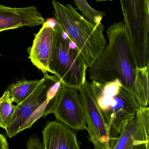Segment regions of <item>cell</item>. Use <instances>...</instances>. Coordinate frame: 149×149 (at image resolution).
<instances>
[{"label":"cell","mask_w":149,"mask_h":149,"mask_svg":"<svg viewBox=\"0 0 149 149\" xmlns=\"http://www.w3.org/2000/svg\"><path fill=\"white\" fill-rule=\"evenodd\" d=\"M136 63L149 61V5L145 0H120Z\"/></svg>","instance_id":"6"},{"label":"cell","mask_w":149,"mask_h":149,"mask_svg":"<svg viewBox=\"0 0 149 149\" xmlns=\"http://www.w3.org/2000/svg\"><path fill=\"white\" fill-rule=\"evenodd\" d=\"M1 56V54H0V56Z\"/></svg>","instance_id":"21"},{"label":"cell","mask_w":149,"mask_h":149,"mask_svg":"<svg viewBox=\"0 0 149 149\" xmlns=\"http://www.w3.org/2000/svg\"><path fill=\"white\" fill-rule=\"evenodd\" d=\"M49 68L51 73L69 87L79 90L86 81L88 67L76 45L57 24Z\"/></svg>","instance_id":"5"},{"label":"cell","mask_w":149,"mask_h":149,"mask_svg":"<svg viewBox=\"0 0 149 149\" xmlns=\"http://www.w3.org/2000/svg\"><path fill=\"white\" fill-rule=\"evenodd\" d=\"M114 1V0H96V1L97 2H101V1Z\"/></svg>","instance_id":"19"},{"label":"cell","mask_w":149,"mask_h":149,"mask_svg":"<svg viewBox=\"0 0 149 149\" xmlns=\"http://www.w3.org/2000/svg\"><path fill=\"white\" fill-rule=\"evenodd\" d=\"M42 25L39 31L35 35L32 46L29 49V58L33 65L44 74L48 72L51 73L49 64L55 28L51 26L46 21Z\"/></svg>","instance_id":"11"},{"label":"cell","mask_w":149,"mask_h":149,"mask_svg":"<svg viewBox=\"0 0 149 149\" xmlns=\"http://www.w3.org/2000/svg\"><path fill=\"white\" fill-rule=\"evenodd\" d=\"M145 1H146V2H147V4L149 5V0H145Z\"/></svg>","instance_id":"20"},{"label":"cell","mask_w":149,"mask_h":149,"mask_svg":"<svg viewBox=\"0 0 149 149\" xmlns=\"http://www.w3.org/2000/svg\"><path fill=\"white\" fill-rule=\"evenodd\" d=\"M52 113L56 120L73 130H87L78 90L62 84Z\"/></svg>","instance_id":"8"},{"label":"cell","mask_w":149,"mask_h":149,"mask_svg":"<svg viewBox=\"0 0 149 149\" xmlns=\"http://www.w3.org/2000/svg\"><path fill=\"white\" fill-rule=\"evenodd\" d=\"M73 1L78 9L80 10L84 17L96 24H99L101 23V20L106 15V12L94 8L88 3L87 0Z\"/></svg>","instance_id":"16"},{"label":"cell","mask_w":149,"mask_h":149,"mask_svg":"<svg viewBox=\"0 0 149 149\" xmlns=\"http://www.w3.org/2000/svg\"><path fill=\"white\" fill-rule=\"evenodd\" d=\"M85 114L89 141L94 149H111L118 138L114 136L100 110L87 81L78 90Z\"/></svg>","instance_id":"7"},{"label":"cell","mask_w":149,"mask_h":149,"mask_svg":"<svg viewBox=\"0 0 149 149\" xmlns=\"http://www.w3.org/2000/svg\"><path fill=\"white\" fill-rule=\"evenodd\" d=\"M42 134L43 149H80L73 130L57 120L47 122Z\"/></svg>","instance_id":"12"},{"label":"cell","mask_w":149,"mask_h":149,"mask_svg":"<svg viewBox=\"0 0 149 149\" xmlns=\"http://www.w3.org/2000/svg\"><path fill=\"white\" fill-rule=\"evenodd\" d=\"M90 86L107 124L114 136L118 138L140 107L134 94L119 79L105 83L92 81Z\"/></svg>","instance_id":"3"},{"label":"cell","mask_w":149,"mask_h":149,"mask_svg":"<svg viewBox=\"0 0 149 149\" xmlns=\"http://www.w3.org/2000/svg\"><path fill=\"white\" fill-rule=\"evenodd\" d=\"M41 79L19 81L8 88L12 102L20 104L29 97L40 84Z\"/></svg>","instance_id":"14"},{"label":"cell","mask_w":149,"mask_h":149,"mask_svg":"<svg viewBox=\"0 0 149 149\" xmlns=\"http://www.w3.org/2000/svg\"><path fill=\"white\" fill-rule=\"evenodd\" d=\"M52 4L56 23L76 45L89 68L106 46L105 26L87 20L70 3L65 5L53 0Z\"/></svg>","instance_id":"2"},{"label":"cell","mask_w":149,"mask_h":149,"mask_svg":"<svg viewBox=\"0 0 149 149\" xmlns=\"http://www.w3.org/2000/svg\"><path fill=\"white\" fill-rule=\"evenodd\" d=\"M12 103L7 89L0 98V127L3 129L10 123L13 118L16 106Z\"/></svg>","instance_id":"15"},{"label":"cell","mask_w":149,"mask_h":149,"mask_svg":"<svg viewBox=\"0 0 149 149\" xmlns=\"http://www.w3.org/2000/svg\"><path fill=\"white\" fill-rule=\"evenodd\" d=\"M149 108L139 107L111 149H149Z\"/></svg>","instance_id":"9"},{"label":"cell","mask_w":149,"mask_h":149,"mask_svg":"<svg viewBox=\"0 0 149 149\" xmlns=\"http://www.w3.org/2000/svg\"><path fill=\"white\" fill-rule=\"evenodd\" d=\"M44 18L35 6L11 8L0 4V32L43 25Z\"/></svg>","instance_id":"10"},{"label":"cell","mask_w":149,"mask_h":149,"mask_svg":"<svg viewBox=\"0 0 149 149\" xmlns=\"http://www.w3.org/2000/svg\"><path fill=\"white\" fill-rule=\"evenodd\" d=\"M106 33L108 44L89 67L88 77L100 83L119 79L134 94L137 66L125 22H114L107 29Z\"/></svg>","instance_id":"1"},{"label":"cell","mask_w":149,"mask_h":149,"mask_svg":"<svg viewBox=\"0 0 149 149\" xmlns=\"http://www.w3.org/2000/svg\"><path fill=\"white\" fill-rule=\"evenodd\" d=\"M0 149H9L8 144L4 136L0 134Z\"/></svg>","instance_id":"18"},{"label":"cell","mask_w":149,"mask_h":149,"mask_svg":"<svg viewBox=\"0 0 149 149\" xmlns=\"http://www.w3.org/2000/svg\"><path fill=\"white\" fill-rule=\"evenodd\" d=\"M62 86L57 75L44 73L43 78L33 93L16 105L12 120L5 129L8 137L12 138L30 128L38 119L52 113Z\"/></svg>","instance_id":"4"},{"label":"cell","mask_w":149,"mask_h":149,"mask_svg":"<svg viewBox=\"0 0 149 149\" xmlns=\"http://www.w3.org/2000/svg\"><path fill=\"white\" fill-rule=\"evenodd\" d=\"M27 149H43V143L36 134L31 135L27 141Z\"/></svg>","instance_id":"17"},{"label":"cell","mask_w":149,"mask_h":149,"mask_svg":"<svg viewBox=\"0 0 149 149\" xmlns=\"http://www.w3.org/2000/svg\"><path fill=\"white\" fill-rule=\"evenodd\" d=\"M149 66L136 68L134 84V95L140 107L149 103Z\"/></svg>","instance_id":"13"}]
</instances>
